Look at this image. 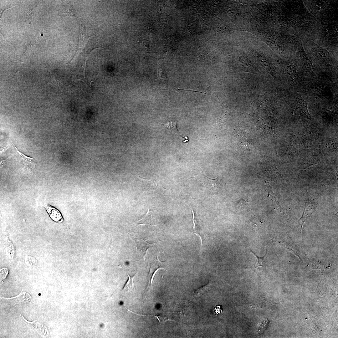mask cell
I'll return each instance as SVG.
<instances>
[{
	"mask_svg": "<svg viewBox=\"0 0 338 338\" xmlns=\"http://www.w3.org/2000/svg\"><path fill=\"white\" fill-rule=\"evenodd\" d=\"M83 33L82 29H80L79 38V46L75 54L77 55L81 54H90L94 49L98 48H103L102 45L99 42L95 35L88 37Z\"/></svg>",
	"mask_w": 338,
	"mask_h": 338,
	"instance_id": "cell-1",
	"label": "cell"
},
{
	"mask_svg": "<svg viewBox=\"0 0 338 338\" xmlns=\"http://www.w3.org/2000/svg\"><path fill=\"white\" fill-rule=\"evenodd\" d=\"M303 196L305 205L303 215L299 221L301 230L304 223L309 218L317 206V204L309 195L306 190L303 193Z\"/></svg>",
	"mask_w": 338,
	"mask_h": 338,
	"instance_id": "cell-2",
	"label": "cell"
},
{
	"mask_svg": "<svg viewBox=\"0 0 338 338\" xmlns=\"http://www.w3.org/2000/svg\"><path fill=\"white\" fill-rule=\"evenodd\" d=\"M130 234L133 237V239L135 243L136 248V253L139 256H142L145 259L147 251L150 245L152 243H149L144 239L139 238H135L133 235Z\"/></svg>",
	"mask_w": 338,
	"mask_h": 338,
	"instance_id": "cell-3",
	"label": "cell"
},
{
	"mask_svg": "<svg viewBox=\"0 0 338 338\" xmlns=\"http://www.w3.org/2000/svg\"><path fill=\"white\" fill-rule=\"evenodd\" d=\"M163 263L160 261L158 256H157L156 260L151 264L148 276V289H150L151 288H153L152 285L153 281L154 278L158 271L161 269H163L166 270L165 269L163 268Z\"/></svg>",
	"mask_w": 338,
	"mask_h": 338,
	"instance_id": "cell-4",
	"label": "cell"
},
{
	"mask_svg": "<svg viewBox=\"0 0 338 338\" xmlns=\"http://www.w3.org/2000/svg\"><path fill=\"white\" fill-rule=\"evenodd\" d=\"M2 298L7 299L14 305L20 302H28L32 299L30 295L25 292H21L18 295L13 297Z\"/></svg>",
	"mask_w": 338,
	"mask_h": 338,
	"instance_id": "cell-5",
	"label": "cell"
},
{
	"mask_svg": "<svg viewBox=\"0 0 338 338\" xmlns=\"http://www.w3.org/2000/svg\"><path fill=\"white\" fill-rule=\"evenodd\" d=\"M45 208L52 220L58 223L62 222L63 219L62 216L57 209L50 205L46 206Z\"/></svg>",
	"mask_w": 338,
	"mask_h": 338,
	"instance_id": "cell-6",
	"label": "cell"
},
{
	"mask_svg": "<svg viewBox=\"0 0 338 338\" xmlns=\"http://www.w3.org/2000/svg\"><path fill=\"white\" fill-rule=\"evenodd\" d=\"M296 110L300 114H302L307 118L310 117V115L308 113L307 109V102L305 100L301 97H298L296 100Z\"/></svg>",
	"mask_w": 338,
	"mask_h": 338,
	"instance_id": "cell-7",
	"label": "cell"
},
{
	"mask_svg": "<svg viewBox=\"0 0 338 338\" xmlns=\"http://www.w3.org/2000/svg\"><path fill=\"white\" fill-rule=\"evenodd\" d=\"M137 223L139 224L155 225V219L152 217L151 211L148 209L146 213L141 219L137 221Z\"/></svg>",
	"mask_w": 338,
	"mask_h": 338,
	"instance_id": "cell-8",
	"label": "cell"
},
{
	"mask_svg": "<svg viewBox=\"0 0 338 338\" xmlns=\"http://www.w3.org/2000/svg\"><path fill=\"white\" fill-rule=\"evenodd\" d=\"M159 124L163 125L164 127L166 128L168 130L173 133L175 134L177 136L181 137L183 138L186 139L185 137L182 136H180L178 133L177 128V121H171L167 122L166 123L163 124L158 122Z\"/></svg>",
	"mask_w": 338,
	"mask_h": 338,
	"instance_id": "cell-9",
	"label": "cell"
},
{
	"mask_svg": "<svg viewBox=\"0 0 338 338\" xmlns=\"http://www.w3.org/2000/svg\"><path fill=\"white\" fill-rule=\"evenodd\" d=\"M11 142L13 146L15 147L16 151L22 157L24 164L23 165L24 167H26V168H28L31 169L33 166L32 161L33 160V159L26 156L25 155L20 152L15 146L14 144L12 142Z\"/></svg>",
	"mask_w": 338,
	"mask_h": 338,
	"instance_id": "cell-10",
	"label": "cell"
},
{
	"mask_svg": "<svg viewBox=\"0 0 338 338\" xmlns=\"http://www.w3.org/2000/svg\"><path fill=\"white\" fill-rule=\"evenodd\" d=\"M207 177L209 180L208 187L210 190L213 192H218L220 188V184L217 180V178L212 179Z\"/></svg>",
	"mask_w": 338,
	"mask_h": 338,
	"instance_id": "cell-11",
	"label": "cell"
},
{
	"mask_svg": "<svg viewBox=\"0 0 338 338\" xmlns=\"http://www.w3.org/2000/svg\"><path fill=\"white\" fill-rule=\"evenodd\" d=\"M136 274L132 277H130L128 274H127L128 276V279L127 283L124 286L122 291L125 292H128L131 291L133 289H135L133 279Z\"/></svg>",
	"mask_w": 338,
	"mask_h": 338,
	"instance_id": "cell-12",
	"label": "cell"
},
{
	"mask_svg": "<svg viewBox=\"0 0 338 338\" xmlns=\"http://www.w3.org/2000/svg\"><path fill=\"white\" fill-rule=\"evenodd\" d=\"M65 7L63 6V9L61 12L64 15L68 16H74L75 15L74 10L69 4L65 5Z\"/></svg>",
	"mask_w": 338,
	"mask_h": 338,
	"instance_id": "cell-13",
	"label": "cell"
},
{
	"mask_svg": "<svg viewBox=\"0 0 338 338\" xmlns=\"http://www.w3.org/2000/svg\"><path fill=\"white\" fill-rule=\"evenodd\" d=\"M269 320L266 319L262 321L259 324L257 328L258 334H261L264 333L269 325Z\"/></svg>",
	"mask_w": 338,
	"mask_h": 338,
	"instance_id": "cell-14",
	"label": "cell"
},
{
	"mask_svg": "<svg viewBox=\"0 0 338 338\" xmlns=\"http://www.w3.org/2000/svg\"><path fill=\"white\" fill-rule=\"evenodd\" d=\"M250 251L251 252L253 253L255 256V257L257 259V261L256 263V265H255V268H257L259 266H261L264 265L266 264V255L267 253V250H266V252L265 255L263 257H259L257 256L254 252H253L251 249H250Z\"/></svg>",
	"mask_w": 338,
	"mask_h": 338,
	"instance_id": "cell-15",
	"label": "cell"
},
{
	"mask_svg": "<svg viewBox=\"0 0 338 338\" xmlns=\"http://www.w3.org/2000/svg\"><path fill=\"white\" fill-rule=\"evenodd\" d=\"M157 319L159 322L160 323H164L168 321H174L171 318V316L168 315L164 313L158 315H154Z\"/></svg>",
	"mask_w": 338,
	"mask_h": 338,
	"instance_id": "cell-16",
	"label": "cell"
},
{
	"mask_svg": "<svg viewBox=\"0 0 338 338\" xmlns=\"http://www.w3.org/2000/svg\"><path fill=\"white\" fill-rule=\"evenodd\" d=\"M241 148L246 151H251L252 147L251 144L247 142H243L240 145Z\"/></svg>",
	"mask_w": 338,
	"mask_h": 338,
	"instance_id": "cell-17",
	"label": "cell"
},
{
	"mask_svg": "<svg viewBox=\"0 0 338 338\" xmlns=\"http://www.w3.org/2000/svg\"><path fill=\"white\" fill-rule=\"evenodd\" d=\"M210 285V284L209 283L206 285L200 287L195 290L194 292V294L196 295H198L202 293L203 291H205L208 288V286Z\"/></svg>",
	"mask_w": 338,
	"mask_h": 338,
	"instance_id": "cell-18",
	"label": "cell"
},
{
	"mask_svg": "<svg viewBox=\"0 0 338 338\" xmlns=\"http://www.w3.org/2000/svg\"><path fill=\"white\" fill-rule=\"evenodd\" d=\"M0 279L3 280L6 278L8 274V271L6 268H3L0 269Z\"/></svg>",
	"mask_w": 338,
	"mask_h": 338,
	"instance_id": "cell-19",
	"label": "cell"
},
{
	"mask_svg": "<svg viewBox=\"0 0 338 338\" xmlns=\"http://www.w3.org/2000/svg\"><path fill=\"white\" fill-rule=\"evenodd\" d=\"M191 208V209L192 211V222H193V229L194 231L195 232V233L198 236V234H197V231H196V230H197V224H196L197 223H196V220L195 217V216L194 213L193 212V210L192 209V208Z\"/></svg>",
	"mask_w": 338,
	"mask_h": 338,
	"instance_id": "cell-20",
	"label": "cell"
},
{
	"mask_svg": "<svg viewBox=\"0 0 338 338\" xmlns=\"http://www.w3.org/2000/svg\"><path fill=\"white\" fill-rule=\"evenodd\" d=\"M158 77L159 79L165 80L166 79V76L161 71H158Z\"/></svg>",
	"mask_w": 338,
	"mask_h": 338,
	"instance_id": "cell-21",
	"label": "cell"
},
{
	"mask_svg": "<svg viewBox=\"0 0 338 338\" xmlns=\"http://www.w3.org/2000/svg\"><path fill=\"white\" fill-rule=\"evenodd\" d=\"M13 6V5H9V6H6V7H2V8H1L0 9H1V10H2V12H3L5 9H6L7 8H10L11 7H12V6Z\"/></svg>",
	"mask_w": 338,
	"mask_h": 338,
	"instance_id": "cell-22",
	"label": "cell"
}]
</instances>
